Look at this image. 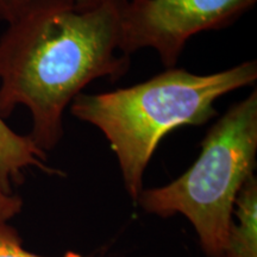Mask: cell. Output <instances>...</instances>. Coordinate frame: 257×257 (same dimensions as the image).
<instances>
[{
    "label": "cell",
    "mask_w": 257,
    "mask_h": 257,
    "mask_svg": "<svg viewBox=\"0 0 257 257\" xmlns=\"http://www.w3.org/2000/svg\"><path fill=\"white\" fill-rule=\"evenodd\" d=\"M35 0H0V21L9 23ZM80 11L94 9L102 0H73Z\"/></svg>",
    "instance_id": "cell-8"
},
{
    "label": "cell",
    "mask_w": 257,
    "mask_h": 257,
    "mask_svg": "<svg viewBox=\"0 0 257 257\" xmlns=\"http://www.w3.org/2000/svg\"><path fill=\"white\" fill-rule=\"evenodd\" d=\"M47 155L29 136L15 133L0 117V186L6 193H12L11 184L23 181V170L29 167L49 174H61L46 165Z\"/></svg>",
    "instance_id": "cell-5"
},
{
    "label": "cell",
    "mask_w": 257,
    "mask_h": 257,
    "mask_svg": "<svg viewBox=\"0 0 257 257\" xmlns=\"http://www.w3.org/2000/svg\"><path fill=\"white\" fill-rule=\"evenodd\" d=\"M0 257H43L35 255L22 246V239L17 231L8 225L6 221H0ZM62 257H85L74 251H68Z\"/></svg>",
    "instance_id": "cell-7"
},
{
    "label": "cell",
    "mask_w": 257,
    "mask_h": 257,
    "mask_svg": "<svg viewBox=\"0 0 257 257\" xmlns=\"http://www.w3.org/2000/svg\"><path fill=\"white\" fill-rule=\"evenodd\" d=\"M256 80V61L206 75L174 67L130 87L81 93L69 110L104 134L117 156L127 194L136 202L144 189L148 163L165 136L185 125L206 124L218 115V99Z\"/></svg>",
    "instance_id": "cell-2"
},
{
    "label": "cell",
    "mask_w": 257,
    "mask_h": 257,
    "mask_svg": "<svg viewBox=\"0 0 257 257\" xmlns=\"http://www.w3.org/2000/svg\"><path fill=\"white\" fill-rule=\"evenodd\" d=\"M257 155V91L217 119L201 141L200 155L186 172L162 187L143 189L137 204L148 213H176L191 221L208 257H223L234 201L253 175Z\"/></svg>",
    "instance_id": "cell-3"
},
{
    "label": "cell",
    "mask_w": 257,
    "mask_h": 257,
    "mask_svg": "<svg viewBox=\"0 0 257 257\" xmlns=\"http://www.w3.org/2000/svg\"><path fill=\"white\" fill-rule=\"evenodd\" d=\"M23 207L22 199L12 193H6L0 186V221H8L21 212Z\"/></svg>",
    "instance_id": "cell-9"
},
{
    "label": "cell",
    "mask_w": 257,
    "mask_h": 257,
    "mask_svg": "<svg viewBox=\"0 0 257 257\" xmlns=\"http://www.w3.org/2000/svg\"><path fill=\"white\" fill-rule=\"evenodd\" d=\"M237 223L231 224L223 257H257V179L250 176L234 201Z\"/></svg>",
    "instance_id": "cell-6"
},
{
    "label": "cell",
    "mask_w": 257,
    "mask_h": 257,
    "mask_svg": "<svg viewBox=\"0 0 257 257\" xmlns=\"http://www.w3.org/2000/svg\"><path fill=\"white\" fill-rule=\"evenodd\" d=\"M257 0H127L120 17L119 53L152 48L174 68L188 40L233 25Z\"/></svg>",
    "instance_id": "cell-4"
},
{
    "label": "cell",
    "mask_w": 257,
    "mask_h": 257,
    "mask_svg": "<svg viewBox=\"0 0 257 257\" xmlns=\"http://www.w3.org/2000/svg\"><path fill=\"white\" fill-rule=\"evenodd\" d=\"M126 2L80 11L73 0H35L8 23L0 37V117L27 107L28 136L44 153L61 142L64 111L89 83L114 82L130 68V56L117 55Z\"/></svg>",
    "instance_id": "cell-1"
}]
</instances>
